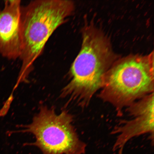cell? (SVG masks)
<instances>
[{"label":"cell","mask_w":154,"mask_h":154,"mask_svg":"<svg viewBox=\"0 0 154 154\" xmlns=\"http://www.w3.org/2000/svg\"><path fill=\"white\" fill-rule=\"evenodd\" d=\"M21 1H6L0 10V54L9 59L19 58L22 48Z\"/></svg>","instance_id":"6"},{"label":"cell","mask_w":154,"mask_h":154,"mask_svg":"<svg viewBox=\"0 0 154 154\" xmlns=\"http://www.w3.org/2000/svg\"><path fill=\"white\" fill-rule=\"evenodd\" d=\"M82 32L81 49L70 68L72 79L60 96L84 108L101 89L105 75L117 57L108 38L99 30L86 26Z\"/></svg>","instance_id":"1"},{"label":"cell","mask_w":154,"mask_h":154,"mask_svg":"<svg viewBox=\"0 0 154 154\" xmlns=\"http://www.w3.org/2000/svg\"><path fill=\"white\" fill-rule=\"evenodd\" d=\"M99 97L120 115L125 107L154 92V53L116 60L105 75Z\"/></svg>","instance_id":"3"},{"label":"cell","mask_w":154,"mask_h":154,"mask_svg":"<svg viewBox=\"0 0 154 154\" xmlns=\"http://www.w3.org/2000/svg\"><path fill=\"white\" fill-rule=\"evenodd\" d=\"M73 120L66 111L57 114L54 109L42 106L22 132L34 135L36 140L32 144L43 154H84L86 145L79 138Z\"/></svg>","instance_id":"4"},{"label":"cell","mask_w":154,"mask_h":154,"mask_svg":"<svg viewBox=\"0 0 154 154\" xmlns=\"http://www.w3.org/2000/svg\"><path fill=\"white\" fill-rule=\"evenodd\" d=\"M154 103L153 92L128 107L131 119L122 121L112 131L117 135L113 148L114 151L119 150V154H122L127 142L136 137L149 134L153 137Z\"/></svg>","instance_id":"5"},{"label":"cell","mask_w":154,"mask_h":154,"mask_svg":"<svg viewBox=\"0 0 154 154\" xmlns=\"http://www.w3.org/2000/svg\"><path fill=\"white\" fill-rule=\"evenodd\" d=\"M74 10V3L70 0H37L21 6L22 65L19 82L26 80L48 39Z\"/></svg>","instance_id":"2"}]
</instances>
